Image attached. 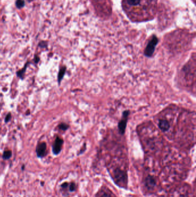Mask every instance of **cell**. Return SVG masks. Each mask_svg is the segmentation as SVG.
Instances as JSON below:
<instances>
[{
    "label": "cell",
    "instance_id": "6da1fadb",
    "mask_svg": "<svg viewBox=\"0 0 196 197\" xmlns=\"http://www.w3.org/2000/svg\"><path fill=\"white\" fill-rule=\"evenodd\" d=\"M158 0H123V8L133 21L150 20L155 16Z\"/></svg>",
    "mask_w": 196,
    "mask_h": 197
},
{
    "label": "cell",
    "instance_id": "5bb4252c",
    "mask_svg": "<svg viewBox=\"0 0 196 197\" xmlns=\"http://www.w3.org/2000/svg\"><path fill=\"white\" fill-rule=\"evenodd\" d=\"M11 114L10 113L8 114V115H7L6 117H5V122L6 123H7V122H9V121L10 119H11Z\"/></svg>",
    "mask_w": 196,
    "mask_h": 197
},
{
    "label": "cell",
    "instance_id": "9a60e30c",
    "mask_svg": "<svg viewBox=\"0 0 196 197\" xmlns=\"http://www.w3.org/2000/svg\"><path fill=\"white\" fill-rule=\"evenodd\" d=\"M67 186H68V183H63V184H62V186H61V187H63V188H66V187H67Z\"/></svg>",
    "mask_w": 196,
    "mask_h": 197
},
{
    "label": "cell",
    "instance_id": "2e32d148",
    "mask_svg": "<svg viewBox=\"0 0 196 197\" xmlns=\"http://www.w3.org/2000/svg\"><path fill=\"white\" fill-rule=\"evenodd\" d=\"M39 61V58L38 56H36L35 59V61L36 63H37L38 61Z\"/></svg>",
    "mask_w": 196,
    "mask_h": 197
},
{
    "label": "cell",
    "instance_id": "5b68a950",
    "mask_svg": "<svg viewBox=\"0 0 196 197\" xmlns=\"http://www.w3.org/2000/svg\"><path fill=\"white\" fill-rule=\"evenodd\" d=\"M47 145L45 143H39L36 147V154L39 157H43L46 155Z\"/></svg>",
    "mask_w": 196,
    "mask_h": 197
},
{
    "label": "cell",
    "instance_id": "9c48e42d",
    "mask_svg": "<svg viewBox=\"0 0 196 197\" xmlns=\"http://www.w3.org/2000/svg\"><path fill=\"white\" fill-rule=\"evenodd\" d=\"M12 153L11 150H6L4 152L2 157L5 160H8V159H9L12 157Z\"/></svg>",
    "mask_w": 196,
    "mask_h": 197
},
{
    "label": "cell",
    "instance_id": "7a4b0ae2",
    "mask_svg": "<svg viewBox=\"0 0 196 197\" xmlns=\"http://www.w3.org/2000/svg\"><path fill=\"white\" fill-rule=\"evenodd\" d=\"M158 42V38L156 36H153V37L150 40L148 44L147 45L144 54L147 57H151L155 50L156 46Z\"/></svg>",
    "mask_w": 196,
    "mask_h": 197
},
{
    "label": "cell",
    "instance_id": "277c9868",
    "mask_svg": "<svg viewBox=\"0 0 196 197\" xmlns=\"http://www.w3.org/2000/svg\"><path fill=\"white\" fill-rule=\"evenodd\" d=\"M63 143V140L57 137L53 145V152L55 155H58L61 150Z\"/></svg>",
    "mask_w": 196,
    "mask_h": 197
},
{
    "label": "cell",
    "instance_id": "7c38bea8",
    "mask_svg": "<svg viewBox=\"0 0 196 197\" xmlns=\"http://www.w3.org/2000/svg\"><path fill=\"white\" fill-rule=\"evenodd\" d=\"M24 2L22 0H18L16 2V5L18 8H21L24 6Z\"/></svg>",
    "mask_w": 196,
    "mask_h": 197
},
{
    "label": "cell",
    "instance_id": "ba28073f",
    "mask_svg": "<svg viewBox=\"0 0 196 197\" xmlns=\"http://www.w3.org/2000/svg\"><path fill=\"white\" fill-rule=\"evenodd\" d=\"M155 184V181L151 177H148L146 179V185L149 188L153 187Z\"/></svg>",
    "mask_w": 196,
    "mask_h": 197
},
{
    "label": "cell",
    "instance_id": "3957f363",
    "mask_svg": "<svg viewBox=\"0 0 196 197\" xmlns=\"http://www.w3.org/2000/svg\"><path fill=\"white\" fill-rule=\"evenodd\" d=\"M129 114H130V111L129 110L124 111L123 112L122 119L118 124L119 133L122 135L125 133L126 127V124H127V121H128Z\"/></svg>",
    "mask_w": 196,
    "mask_h": 197
},
{
    "label": "cell",
    "instance_id": "8fae6325",
    "mask_svg": "<svg viewBox=\"0 0 196 197\" xmlns=\"http://www.w3.org/2000/svg\"><path fill=\"white\" fill-rule=\"evenodd\" d=\"M59 128L63 131H66L69 128V125H67L66 124H61L59 125Z\"/></svg>",
    "mask_w": 196,
    "mask_h": 197
},
{
    "label": "cell",
    "instance_id": "e0dca14e",
    "mask_svg": "<svg viewBox=\"0 0 196 197\" xmlns=\"http://www.w3.org/2000/svg\"><path fill=\"white\" fill-rule=\"evenodd\" d=\"M101 197H110V196H109L108 194H104Z\"/></svg>",
    "mask_w": 196,
    "mask_h": 197
},
{
    "label": "cell",
    "instance_id": "30bf717a",
    "mask_svg": "<svg viewBox=\"0 0 196 197\" xmlns=\"http://www.w3.org/2000/svg\"><path fill=\"white\" fill-rule=\"evenodd\" d=\"M27 64H28V63H27V64H25V66H24V68H23L22 69H21V71H18V72L17 73L18 76L19 77H20L21 79L23 78L24 74V73L25 72V70H26V69H27Z\"/></svg>",
    "mask_w": 196,
    "mask_h": 197
},
{
    "label": "cell",
    "instance_id": "8992f818",
    "mask_svg": "<svg viewBox=\"0 0 196 197\" xmlns=\"http://www.w3.org/2000/svg\"><path fill=\"white\" fill-rule=\"evenodd\" d=\"M158 126L161 130L163 131H167L170 129V123L166 119H160L158 122Z\"/></svg>",
    "mask_w": 196,
    "mask_h": 197
},
{
    "label": "cell",
    "instance_id": "4fadbf2b",
    "mask_svg": "<svg viewBox=\"0 0 196 197\" xmlns=\"http://www.w3.org/2000/svg\"><path fill=\"white\" fill-rule=\"evenodd\" d=\"M69 188H70V190L71 191H74L75 190V188H76V186H75V183H71V184L70 185V187Z\"/></svg>",
    "mask_w": 196,
    "mask_h": 197
},
{
    "label": "cell",
    "instance_id": "52a82bcc",
    "mask_svg": "<svg viewBox=\"0 0 196 197\" xmlns=\"http://www.w3.org/2000/svg\"><path fill=\"white\" fill-rule=\"evenodd\" d=\"M66 71V66L62 67L59 70V72L58 73V82H59V84L61 82L62 80L63 79V78L65 74Z\"/></svg>",
    "mask_w": 196,
    "mask_h": 197
}]
</instances>
